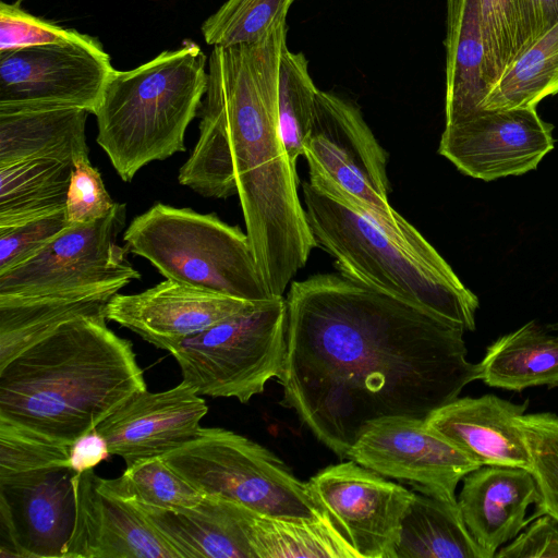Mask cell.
Here are the masks:
<instances>
[{"mask_svg":"<svg viewBox=\"0 0 558 558\" xmlns=\"http://www.w3.org/2000/svg\"><path fill=\"white\" fill-rule=\"evenodd\" d=\"M110 454L106 439L95 428L73 441L70 448V468L76 473L93 469Z\"/></svg>","mask_w":558,"mask_h":558,"instance_id":"obj_40","label":"cell"},{"mask_svg":"<svg viewBox=\"0 0 558 558\" xmlns=\"http://www.w3.org/2000/svg\"><path fill=\"white\" fill-rule=\"evenodd\" d=\"M318 90L305 56L287 48L280 65L278 114L281 136L294 163L304 153Z\"/></svg>","mask_w":558,"mask_h":558,"instance_id":"obj_33","label":"cell"},{"mask_svg":"<svg viewBox=\"0 0 558 558\" xmlns=\"http://www.w3.org/2000/svg\"><path fill=\"white\" fill-rule=\"evenodd\" d=\"M553 148V124L525 107L482 109L445 125L438 153L462 173L492 181L534 170Z\"/></svg>","mask_w":558,"mask_h":558,"instance_id":"obj_14","label":"cell"},{"mask_svg":"<svg viewBox=\"0 0 558 558\" xmlns=\"http://www.w3.org/2000/svg\"><path fill=\"white\" fill-rule=\"evenodd\" d=\"M396 558H485L458 504L414 492L401 521Z\"/></svg>","mask_w":558,"mask_h":558,"instance_id":"obj_26","label":"cell"},{"mask_svg":"<svg viewBox=\"0 0 558 558\" xmlns=\"http://www.w3.org/2000/svg\"><path fill=\"white\" fill-rule=\"evenodd\" d=\"M71 468L0 484L1 557L64 558L76 518Z\"/></svg>","mask_w":558,"mask_h":558,"instance_id":"obj_15","label":"cell"},{"mask_svg":"<svg viewBox=\"0 0 558 558\" xmlns=\"http://www.w3.org/2000/svg\"><path fill=\"white\" fill-rule=\"evenodd\" d=\"M70 226L65 209L0 228V274L26 260Z\"/></svg>","mask_w":558,"mask_h":558,"instance_id":"obj_37","label":"cell"},{"mask_svg":"<svg viewBox=\"0 0 558 558\" xmlns=\"http://www.w3.org/2000/svg\"><path fill=\"white\" fill-rule=\"evenodd\" d=\"M303 206L317 245L339 274L428 311L464 330L475 329L478 299L426 240L402 241L335 194L302 182Z\"/></svg>","mask_w":558,"mask_h":558,"instance_id":"obj_4","label":"cell"},{"mask_svg":"<svg viewBox=\"0 0 558 558\" xmlns=\"http://www.w3.org/2000/svg\"><path fill=\"white\" fill-rule=\"evenodd\" d=\"M558 94V24L521 54L495 83L482 109L536 107Z\"/></svg>","mask_w":558,"mask_h":558,"instance_id":"obj_29","label":"cell"},{"mask_svg":"<svg viewBox=\"0 0 558 558\" xmlns=\"http://www.w3.org/2000/svg\"><path fill=\"white\" fill-rule=\"evenodd\" d=\"M348 459L451 504H458L459 482L481 466L425 420L404 416L374 422L352 446Z\"/></svg>","mask_w":558,"mask_h":558,"instance_id":"obj_13","label":"cell"},{"mask_svg":"<svg viewBox=\"0 0 558 558\" xmlns=\"http://www.w3.org/2000/svg\"><path fill=\"white\" fill-rule=\"evenodd\" d=\"M73 165L54 159L0 165V228L65 209Z\"/></svg>","mask_w":558,"mask_h":558,"instance_id":"obj_27","label":"cell"},{"mask_svg":"<svg viewBox=\"0 0 558 558\" xmlns=\"http://www.w3.org/2000/svg\"><path fill=\"white\" fill-rule=\"evenodd\" d=\"M253 548L256 558H359L329 515L284 520L256 513Z\"/></svg>","mask_w":558,"mask_h":558,"instance_id":"obj_28","label":"cell"},{"mask_svg":"<svg viewBox=\"0 0 558 558\" xmlns=\"http://www.w3.org/2000/svg\"><path fill=\"white\" fill-rule=\"evenodd\" d=\"M89 113L76 107L0 112V165L27 159L74 163L89 157Z\"/></svg>","mask_w":558,"mask_h":558,"instance_id":"obj_23","label":"cell"},{"mask_svg":"<svg viewBox=\"0 0 558 558\" xmlns=\"http://www.w3.org/2000/svg\"><path fill=\"white\" fill-rule=\"evenodd\" d=\"M207 411L202 396L181 381L165 391L136 393L96 429L106 439L110 454L122 458L129 468L195 439Z\"/></svg>","mask_w":558,"mask_h":558,"instance_id":"obj_16","label":"cell"},{"mask_svg":"<svg viewBox=\"0 0 558 558\" xmlns=\"http://www.w3.org/2000/svg\"><path fill=\"white\" fill-rule=\"evenodd\" d=\"M123 241L166 279L251 302L271 298L246 232L214 213L158 202L131 221Z\"/></svg>","mask_w":558,"mask_h":558,"instance_id":"obj_6","label":"cell"},{"mask_svg":"<svg viewBox=\"0 0 558 558\" xmlns=\"http://www.w3.org/2000/svg\"><path fill=\"white\" fill-rule=\"evenodd\" d=\"M445 125L477 111L490 90L478 0H446Z\"/></svg>","mask_w":558,"mask_h":558,"instance_id":"obj_22","label":"cell"},{"mask_svg":"<svg viewBox=\"0 0 558 558\" xmlns=\"http://www.w3.org/2000/svg\"><path fill=\"white\" fill-rule=\"evenodd\" d=\"M303 156L312 184L337 195L402 241H426L390 206L387 151L353 101L318 90Z\"/></svg>","mask_w":558,"mask_h":558,"instance_id":"obj_7","label":"cell"},{"mask_svg":"<svg viewBox=\"0 0 558 558\" xmlns=\"http://www.w3.org/2000/svg\"><path fill=\"white\" fill-rule=\"evenodd\" d=\"M98 478L93 469L73 478L76 518L64 558H182L141 510L102 492Z\"/></svg>","mask_w":558,"mask_h":558,"instance_id":"obj_18","label":"cell"},{"mask_svg":"<svg viewBox=\"0 0 558 558\" xmlns=\"http://www.w3.org/2000/svg\"><path fill=\"white\" fill-rule=\"evenodd\" d=\"M98 39L74 28H64L22 9L20 2H0V51L35 46L90 44Z\"/></svg>","mask_w":558,"mask_h":558,"instance_id":"obj_36","label":"cell"},{"mask_svg":"<svg viewBox=\"0 0 558 558\" xmlns=\"http://www.w3.org/2000/svg\"><path fill=\"white\" fill-rule=\"evenodd\" d=\"M486 74L490 89L535 44L531 0H478Z\"/></svg>","mask_w":558,"mask_h":558,"instance_id":"obj_30","label":"cell"},{"mask_svg":"<svg viewBox=\"0 0 558 558\" xmlns=\"http://www.w3.org/2000/svg\"><path fill=\"white\" fill-rule=\"evenodd\" d=\"M113 70L99 40L0 51V112L76 107L93 113Z\"/></svg>","mask_w":558,"mask_h":558,"instance_id":"obj_11","label":"cell"},{"mask_svg":"<svg viewBox=\"0 0 558 558\" xmlns=\"http://www.w3.org/2000/svg\"><path fill=\"white\" fill-rule=\"evenodd\" d=\"M131 504L182 558H256L253 524L257 512L241 504L211 495L194 507L174 510Z\"/></svg>","mask_w":558,"mask_h":558,"instance_id":"obj_21","label":"cell"},{"mask_svg":"<svg viewBox=\"0 0 558 558\" xmlns=\"http://www.w3.org/2000/svg\"><path fill=\"white\" fill-rule=\"evenodd\" d=\"M462 481V519L485 558H494L532 521L526 511L538 500L536 481L526 469L500 465H481Z\"/></svg>","mask_w":558,"mask_h":558,"instance_id":"obj_20","label":"cell"},{"mask_svg":"<svg viewBox=\"0 0 558 558\" xmlns=\"http://www.w3.org/2000/svg\"><path fill=\"white\" fill-rule=\"evenodd\" d=\"M535 43L558 24V0H531Z\"/></svg>","mask_w":558,"mask_h":558,"instance_id":"obj_41","label":"cell"},{"mask_svg":"<svg viewBox=\"0 0 558 558\" xmlns=\"http://www.w3.org/2000/svg\"><path fill=\"white\" fill-rule=\"evenodd\" d=\"M253 303L166 279L138 293H116L105 315L153 345L168 350Z\"/></svg>","mask_w":558,"mask_h":558,"instance_id":"obj_17","label":"cell"},{"mask_svg":"<svg viewBox=\"0 0 558 558\" xmlns=\"http://www.w3.org/2000/svg\"><path fill=\"white\" fill-rule=\"evenodd\" d=\"M480 379L489 387L522 391L558 386V335L529 322L486 350L478 363Z\"/></svg>","mask_w":558,"mask_h":558,"instance_id":"obj_25","label":"cell"},{"mask_svg":"<svg viewBox=\"0 0 558 558\" xmlns=\"http://www.w3.org/2000/svg\"><path fill=\"white\" fill-rule=\"evenodd\" d=\"M116 205L89 157L77 159L73 165L65 204L69 223L94 222L109 215Z\"/></svg>","mask_w":558,"mask_h":558,"instance_id":"obj_38","label":"cell"},{"mask_svg":"<svg viewBox=\"0 0 558 558\" xmlns=\"http://www.w3.org/2000/svg\"><path fill=\"white\" fill-rule=\"evenodd\" d=\"M106 320H69L1 368L0 417L72 445L147 390L133 344Z\"/></svg>","mask_w":558,"mask_h":558,"instance_id":"obj_3","label":"cell"},{"mask_svg":"<svg viewBox=\"0 0 558 558\" xmlns=\"http://www.w3.org/2000/svg\"><path fill=\"white\" fill-rule=\"evenodd\" d=\"M295 0H227L202 24L210 46L256 44L286 23Z\"/></svg>","mask_w":558,"mask_h":558,"instance_id":"obj_32","label":"cell"},{"mask_svg":"<svg viewBox=\"0 0 558 558\" xmlns=\"http://www.w3.org/2000/svg\"><path fill=\"white\" fill-rule=\"evenodd\" d=\"M529 402L517 404L494 395L457 398L438 408L426 425L481 465L532 470L519 417Z\"/></svg>","mask_w":558,"mask_h":558,"instance_id":"obj_19","label":"cell"},{"mask_svg":"<svg viewBox=\"0 0 558 558\" xmlns=\"http://www.w3.org/2000/svg\"><path fill=\"white\" fill-rule=\"evenodd\" d=\"M287 327V301L283 295L271 296L167 351L178 362L182 381L199 396L235 398L246 403L262 393L270 379L280 376Z\"/></svg>","mask_w":558,"mask_h":558,"instance_id":"obj_9","label":"cell"},{"mask_svg":"<svg viewBox=\"0 0 558 558\" xmlns=\"http://www.w3.org/2000/svg\"><path fill=\"white\" fill-rule=\"evenodd\" d=\"M207 57L192 40L132 70H113L93 114L96 141L131 182L153 161L185 151V132L206 93Z\"/></svg>","mask_w":558,"mask_h":558,"instance_id":"obj_5","label":"cell"},{"mask_svg":"<svg viewBox=\"0 0 558 558\" xmlns=\"http://www.w3.org/2000/svg\"><path fill=\"white\" fill-rule=\"evenodd\" d=\"M98 486L118 499L168 510L194 507L205 496L162 457L137 462L117 478L99 477Z\"/></svg>","mask_w":558,"mask_h":558,"instance_id":"obj_31","label":"cell"},{"mask_svg":"<svg viewBox=\"0 0 558 558\" xmlns=\"http://www.w3.org/2000/svg\"><path fill=\"white\" fill-rule=\"evenodd\" d=\"M116 289L81 290L34 296H0V369L64 323L105 317Z\"/></svg>","mask_w":558,"mask_h":558,"instance_id":"obj_24","label":"cell"},{"mask_svg":"<svg viewBox=\"0 0 558 558\" xmlns=\"http://www.w3.org/2000/svg\"><path fill=\"white\" fill-rule=\"evenodd\" d=\"M203 495L241 504L266 517L318 520L328 515L274 452L234 432L202 427L198 436L162 457Z\"/></svg>","mask_w":558,"mask_h":558,"instance_id":"obj_8","label":"cell"},{"mask_svg":"<svg viewBox=\"0 0 558 558\" xmlns=\"http://www.w3.org/2000/svg\"><path fill=\"white\" fill-rule=\"evenodd\" d=\"M558 558V519L544 513L519 533L514 541L497 550L495 558Z\"/></svg>","mask_w":558,"mask_h":558,"instance_id":"obj_39","label":"cell"},{"mask_svg":"<svg viewBox=\"0 0 558 558\" xmlns=\"http://www.w3.org/2000/svg\"><path fill=\"white\" fill-rule=\"evenodd\" d=\"M125 205L106 217L70 225L37 253L0 274V296H34L81 290L120 291L141 274L117 243Z\"/></svg>","mask_w":558,"mask_h":558,"instance_id":"obj_10","label":"cell"},{"mask_svg":"<svg viewBox=\"0 0 558 558\" xmlns=\"http://www.w3.org/2000/svg\"><path fill=\"white\" fill-rule=\"evenodd\" d=\"M307 485L359 558H396L401 521L414 492L353 460L320 470Z\"/></svg>","mask_w":558,"mask_h":558,"instance_id":"obj_12","label":"cell"},{"mask_svg":"<svg viewBox=\"0 0 558 558\" xmlns=\"http://www.w3.org/2000/svg\"><path fill=\"white\" fill-rule=\"evenodd\" d=\"M519 423L538 489L533 518L548 513L558 519V415L548 412L523 414Z\"/></svg>","mask_w":558,"mask_h":558,"instance_id":"obj_35","label":"cell"},{"mask_svg":"<svg viewBox=\"0 0 558 558\" xmlns=\"http://www.w3.org/2000/svg\"><path fill=\"white\" fill-rule=\"evenodd\" d=\"M282 404L340 459L376 421L426 420L480 379L464 329L341 274L292 281Z\"/></svg>","mask_w":558,"mask_h":558,"instance_id":"obj_1","label":"cell"},{"mask_svg":"<svg viewBox=\"0 0 558 558\" xmlns=\"http://www.w3.org/2000/svg\"><path fill=\"white\" fill-rule=\"evenodd\" d=\"M287 48V23L256 44L214 47L198 138L178 174L181 185L204 197L239 196L271 296L283 295L317 246L279 126V76Z\"/></svg>","mask_w":558,"mask_h":558,"instance_id":"obj_2","label":"cell"},{"mask_svg":"<svg viewBox=\"0 0 558 558\" xmlns=\"http://www.w3.org/2000/svg\"><path fill=\"white\" fill-rule=\"evenodd\" d=\"M71 445L0 417V484L70 468Z\"/></svg>","mask_w":558,"mask_h":558,"instance_id":"obj_34","label":"cell"}]
</instances>
